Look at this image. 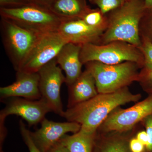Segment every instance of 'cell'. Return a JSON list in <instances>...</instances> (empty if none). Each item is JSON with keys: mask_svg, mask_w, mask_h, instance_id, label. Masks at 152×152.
Listing matches in <instances>:
<instances>
[{"mask_svg": "<svg viewBox=\"0 0 152 152\" xmlns=\"http://www.w3.org/2000/svg\"><path fill=\"white\" fill-rule=\"evenodd\" d=\"M141 94L131 92L128 87L117 91L99 94L88 100L67 109L63 117L67 121L78 123L81 129L95 134L107 117L115 109L129 103L138 102Z\"/></svg>", "mask_w": 152, "mask_h": 152, "instance_id": "1", "label": "cell"}, {"mask_svg": "<svg viewBox=\"0 0 152 152\" xmlns=\"http://www.w3.org/2000/svg\"><path fill=\"white\" fill-rule=\"evenodd\" d=\"M146 10L144 0H128L107 14L108 26L98 45L122 41L140 48V23Z\"/></svg>", "mask_w": 152, "mask_h": 152, "instance_id": "2", "label": "cell"}, {"mask_svg": "<svg viewBox=\"0 0 152 152\" xmlns=\"http://www.w3.org/2000/svg\"><path fill=\"white\" fill-rule=\"evenodd\" d=\"M85 65L94 78L99 94L115 92L138 82L139 70L142 69L138 64L131 61L115 65L91 61Z\"/></svg>", "mask_w": 152, "mask_h": 152, "instance_id": "3", "label": "cell"}, {"mask_svg": "<svg viewBox=\"0 0 152 152\" xmlns=\"http://www.w3.org/2000/svg\"><path fill=\"white\" fill-rule=\"evenodd\" d=\"M1 18L39 34L58 31L63 21L50 10L35 3L16 8H0Z\"/></svg>", "mask_w": 152, "mask_h": 152, "instance_id": "4", "label": "cell"}, {"mask_svg": "<svg viewBox=\"0 0 152 152\" xmlns=\"http://www.w3.org/2000/svg\"><path fill=\"white\" fill-rule=\"evenodd\" d=\"M80 59L83 65L97 61L115 65L134 62L143 67L144 57L140 49L126 42L113 41L104 45L87 44L82 46Z\"/></svg>", "mask_w": 152, "mask_h": 152, "instance_id": "5", "label": "cell"}, {"mask_svg": "<svg viewBox=\"0 0 152 152\" xmlns=\"http://www.w3.org/2000/svg\"><path fill=\"white\" fill-rule=\"evenodd\" d=\"M0 25L4 48L14 69L18 72L31 50L42 35L26 29L2 18Z\"/></svg>", "mask_w": 152, "mask_h": 152, "instance_id": "6", "label": "cell"}, {"mask_svg": "<svg viewBox=\"0 0 152 152\" xmlns=\"http://www.w3.org/2000/svg\"><path fill=\"white\" fill-rule=\"evenodd\" d=\"M38 73L40 99L46 104L51 112L63 117L64 111L61 99V88L65 83V76L58 66L56 58L43 66Z\"/></svg>", "mask_w": 152, "mask_h": 152, "instance_id": "7", "label": "cell"}, {"mask_svg": "<svg viewBox=\"0 0 152 152\" xmlns=\"http://www.w3.org/2000/svg\"><path fill=\"white\" fill-rule=\"evenodd\" d=\"M152 115V95L127 109H116L98 130L106 132L122 133L130 130L138 123Z\"/></svg>", "mask_w": 152, "mask_h": 152, "instance_id": "8", "label": "cell"}, {"mask_svg": "<svg viewBox=\"0 0 152 152\" xmlns=\"http://www.w3.org/2000/svg\"><path fill=\"white\" fill-rule=\"evenodd\" d=\"M67 43L58 31L42 35L30 51L18 71L38 72L43 66L56 58Z\"/></svg>", "mask_w": 152, "mask_h": 152, "instance_id": "9", "label": "cell"}, {"mask_svg": "<svg viewBox=\"0 0 152 152\" xmlns=\"http://www.w3.org/2000/svg\"><path fill=\"white\" fill-rule=\"evenodd\" d=\"M41 126L35 132H30L34 144L42 152H49L67 133H76L81 126L72 122H56L45 118L41 122Z\"/></svg>", "mask_w": 152, "mask_h": 152, "instance_id": "10", "label": "cell"}, {"mask_svg": "<svg viewBox=\"0 0 152 152\" xmlns=\"http://www.w3.org/2000/svg\"><path fill=\"white\" fill-rule=\"evenodd\" d=\"M49 112L51 111L40 99L31 100L24 98L14 97L1 111L0 121H5L8 116L16 115L21 117L30 126H31L41 123Z\"/></svg>", "mask_w": 152, "mask_h": 152, "instance_id": "11", "label": "cell"}, {"mask_svg": "<svg viewBox=\"0 0 152 152\" xmlns=\"http://www.w3.org/2000/svg\"><path fill=\"white\" fill-rule=\"evenodd\" d=\"M16 81L12 84L0 88L1 99L22 97L31 100L41 98L39 88V77L38 72H17Z\"/></svg>", "mask_w": 152, "mask_h": 152, "instance_id": "12", "label": "cell"}, {"mask_svg": "<svg viewBox=\"0 0 152 152\" xmlns=\"http://www.w3.org/2000/svg\"><path fill=\"white\" fill-rule=\"evenodd\" d=\"M58 32L68 43L81 45L99 44L104 32L88 26L81 19L63 21Z\"/></svg>", "mask_w": 152, "mask_h": 152, "instance_id": "13", "label": "cell"}, {"mask_svg": "<svg viewBox=\"0 0 152 152\" xmlns=\"http://www.w3.org/2000/svg\"><path fill=\"white\" fill-rule=\"evenodd\" d=\"M82 46L67 43L62 48L56 57L58 64L65 73V83L70 86L81 75L83 65L80 54Z\"/></svg>", "mask_w": 152, "mask_h": 152, "instance_id": "14", "label": "cell"}, {"mask_svg": "<svg viewBox=\"0 0 152 152\" xmlns=\"http://www.w3.org/2000/svg\"><path fill=\"white\" fill-rule=\"evenodd\" d=\"M68 88V108L88 100L99 94L94 78L91 73L86 69Z\"/></svg>", "mask_w": 152, "mask_h": 152, "instance_id": "15", "label": "cell"}, {"mask_svg": "<svg viewBox=\"0 0 152 152\" xmlns=\"http://www.w3.org/2000/svg\"><path fill=\"white\" fill-rule=\"evenodd\" d=\"M91 9L86 0H55L49 8L63 21L82 19Z\"/></svg>", "mask_w": 152, "mask_h": 152, "instance_id": "16", "label": "cell"}, {"mask_svg": "<svg viewBox=\"0 0 152 152\" xmlns=\"http://www.w3.org/2000/svg\"><path fill=\"white\" fill-rule=\"evenodd\" d=\"M96 134L86 132L80 129L72 135L64 136L59 142L69 152H92Z\"/></svg>", "mask_w": 152, "mask_h": 152, "instance_id": "17", "label": "cell"}, {"mask_svg": "<svg viewBox=\"0 0 152 152\" xmlns=\"http://www.w3.org/2000/svg\"><path fill=\"white\" fill-rule=\"evenodd\" d=\"M81 20L88 26L104 32L108 26L107 15L104 14L99 8L90 9Z\"/></svg>", "mask_w": 152, "mask_h": 152, "instance_id": "18", "label": "cell"}, {"mask_svg": "<svg viewBox=\"0 0 152 152\" xmlns=\"http://www.w3.org/2000/svg\"><path fill=\"white\" fill-rule=\"evenodd\" d=\"M99 152H132L129 143L121 137H114L106 141Z\"/></svg>", "mask_w": 152, "mask_h": 152, "instance_id": "19", "label": "cell"}, {"mask_svg": "<svg viewBox=\"0 0 152 152\" xmlns=\"http://www.w3.org/2000/svg\"><path fill=\"white\" fill-rule=\"evenodd\" d=\"M140 33L152 43V9H146L140 23Z\"/></svg>", "mask_w": 152, "mask_h": 152, "instance_id": "20", "label": "cell"}, {"mask_svg": "<svg viewBox=\"0 0 152 152\" xmlns=\"http://www.w3.org/2000/svg\"><path fill=\"white\" fill-rule=\"evenodd\" d=\"M140 49L144 57L143 67L152 71V43L145 37L140 36Z\"/></svg>", "mask_w": 152, "mask_h": 152, "instance_id": "21", "label": "cell"}, {"mask_svg": "<svg viewBox=\"0 0 152 152\" xmlns=\"http://www.w3.org/2000/svg\"><path fill=\"white\" fill-rule=\"evenodd\" d=\"M91 4L96 5L104 14L107 15L123 4L122 0H88Z\"/></svg>", "mask_w": 152, "mask_h": 152, "instance_id": "22", "label": "cell"}, {"mask_svg": "<svg viewBox=\"0 0 152 152\" xmlns=\"http://www.w3.org/2000/svg\"><path fill=\"white\" fill-rule=\"evenodd\" d=\"M138 82L145 92L148 94L152 95V71L142 68Z\"/></svg>", "mask_w": 152, "mask_h": 152, "instance_id": "23", "label": "cell"}, {"mask_svg": "<svg viewBox=\"0 0 152 152\" xmlns=\"http://www.w3.org/2000/svg\"><path fill=\"white\" fill-rule=\"evenodd\" d=\"M19 125L22 137L28 147L29 152H42L39 150L34 143L30 135V131L28 129L26 125L22 121H20Z\"/></svg>", "mask_w": 152, "mask_h": 152, "instance_id": "24", "label": "cell"}, {"mask_svg": "<svg viewBox=\"0 0 152 152\" xmlns=\"http://www.w3.org/2000/svg\"><path fill=\"white\" fill-rule=\"evenodd\" d=\"M29 4L26 0H0V8H16Z\"/></svg>", "mask_w": 152, "mask_h": 152, "instance_id": "25", "label": "cell"}, {"mask_svg": "<svg viewBox=\"0 0 152 152\" xmlns=\"http://www.w3.org/2000/svg\"><path fill=\"white\" fill-rule=\"evenodd\" d=\"M142 121L148 138V143L146 148L148 151L152 152V115L147 117Z\"/></svg>", "mask_w": 152, "mask_h": 152, "instance_id": "26", "label": "cell"}, {"mask_svg": "<svg viewBox=\"0 0 152 152\" xmlns=\"http://www.w3.org/2000/svg\"><path fill=\"white\" fill-rule=\"evenodd\" d=\"M129 146L132 152H143L145 147L137 138L131 140Z\"/></svg>", "mask_w": 152, "mask_h": 152, "instance_id": "27", "label": "cell"}, {"mask_svg": "<svg viewBox=\"0 0 152 152\" xmlns=\"http://www.w3.org/2000/svg\"><path fill=\"white\" fill-rule=\"evenodd\" d=\"M136 138L141 142L145 146H147L148 143V138L146 131H142L139 132L137 134Z\"/></svg>", "mask_w": 152, "mask_h": 152, "instance_id": "28", "label": "cell"}, {"mask_svg": "<svg viewBox=\"0 0 152 152\" xmlns=\"http://www.w3.org/2000/svg\"><path fill=\"white\" fill-rule=\"evenodd\" d=\"M55 0H34V3L41 7L49 9Z\"/></svg>", "mask_w": 152, "mask_h": 152, "instance_id": "29", "label": "cell"}, {"mask_svg": "<svg viewBox=\"0 0 152 152\" xmlns=\"http://www.w3.org/2000/svg\"><path fill=\"white\" fill-rule=\"evenodd\" d=\"M49 152H69L59 142L57 143Z\"/></svg>", "mask_w": 152, "mask_h": 152, "instance_id": "30", "label": "cell"}, {"mask_svg": "<svg viewBox=\"0 0 152 152\" xmlns=\"http://www.w3.org/2000/svg\"><path fill=\"white\" fill-rule=\"evenodd\" d=\"M144 1L147 10L152 9V0H144Z\"/></svg>", "mask_w": 152, "mask_h": 152, "instance_id": "31", "label": "cell"}, {"mask_svg": "<svg viewBox=\"0 0 152 152\" xmlns=\"http://www.w3.org/2000/svg\"><path fill=\"white\" fill-rule=\"evenodd\" d=\"M26 1H28V2L30 3H34V0H26Z\"/></svg>", "mask_w": 152, "mask_h": 152, "instance_id": "32", "label": "cell"}, {"mask_svg": "<svg viewBox=\"0 0 152 152\" xmlns=\"http://www.w3.org/2000/svg\"><path fill=\"white\" fill-rule=\"evenodd\" d=\"M123 3H124L125 2H126V1H128V0H122Z\"/></svg>", "mask_w": 152, "mask_h": 152, "instance_id": "33", "label": "cell"}]
</instances>
